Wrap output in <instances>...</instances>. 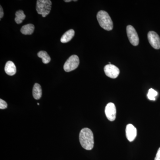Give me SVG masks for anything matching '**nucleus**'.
<instances>
[{"mask_svg":"<svg viewBox=\"0 0 160 160\" xmlns=\"http://www.w3.org/2000/svg\"><path fill=\"white\" fill-rule=\"evenodd\" d=\"M79 141L84 149L88 150L92 149L94 146V137L91 129L87 128L82 129L80 132Z\"/></svg>","mask_w":160,"mask_h":160,"instance_id":"obj_1","label":"nucleus"},{"mask_svg":"<svg viewBox=\"0 0 160 160\" xmlns=\"http://www.w3.org/2000/svg\"><path fill=\"white\" fill-rule=\"evenodd\" d=\"M97 18L100 26L103 29L107 31H110L113 29L112 20L106 12L103 10L98 12Z\"/></svg>","mask_w":160,"mask_h":160,"instance_id":"obj_2","label":"nucleus"},{"mask_svg":"<svg viewBox=\"0 0 160 160\" xmlns=\"http://www.w3.org/2000/svg\"><path fill=\"white\" fill-rule=\"evenodd\" d=\"M51 7L52 2L50 0H38L37 2V11L43 18L46 17L50 13Z\"/></svg>","mask_w":160,"mask_h":160,"instance_id":"obj_3","label":"nucleus"},{"mask_svg":"<svg viewBox=\"0 0 160 160\" xmlns=\"http://www.w3.org/2000/svg\"><path fill=\"white\" fill-rule=\"evenodd\" d=\"M79 58L78 56L72 55L66 61L64 65V69L67 72L74 70L79 65Z\"/></svg>","mask_w":160,"mask_h":160,"instance_id":"obj_4","label":"nucleus"},{"mask_svg":"<svg viewBox=\"0 0 160 160\" xmlns=\"http://www.w3.org/2000/svg\"><path fill=\"white\" fill-rule=\"evenodd\" d=\"M126 32L129 42L132 45L134 46H138L139 42V39L134 27L130 25L127 26L126 27Z\"/></svg>","mask_w":160,"mask_h":160,"instance_id":"obj_5","label":"nucleus"},{"mask_svg":"<svg viewBox=\"0 0 160 160\" xmlns=\"http://www.w3.org/2000/svg\"><path fill=\"white\" fill-rule=\"evenodd\" d=\"M148 39L150 45L154 49H160V38L155 32L152 31L148 32Z\"/></svg>","mask_w":160,"mask_h":160,"instance_id":"obj_6","label":"nucleus"},{"mask_svg":"<svg viewBox=\"0 0 160 160\" xmlns=\"http://www.w3.org/2000/svg\"><path fill=\"white\" fill-rule=\"evenodd\" d=\"M104 70L106 75L111 78H116L120 73L119 69L116 66L112 64L105 66Z\"/></svg>","mask_w":160,"mask_h":160,"instance_id":"obj_7","label":"nucleus"},{"mask_svg":"<svg viewBox=\"0 0 160 160\" xmlns=\"http://www.w3.org/2000/svg\"><path fill=\"white\" fill-rule=\"evenodd\" d=\"M116 108L113 103L110 102L106 105L105 108V114L109 121L112 122L116 118Z\"/></svg>","mask_w":160,"mask_h":160,"instance_id":"obj_8","label":"nucleus"},{"mask_svg":"<svg viewBox=\"0 0 160 160\" xmlns=\"http://www.w3.org/2000/svg\"><path fill=\"white\" fill-rule=\"evenodd\" d=\"M126 132L127 139L130 142L134 141L137 135V130L132 124H129L127 125Z\"/></svg>","mask_w":160,"mask_h":160,"instance_id":"obj_9","label":"nucleus"},{"mask_svg":"<svg viewBox=\"0 0 160 160\" xmlns=\"http://www.w3.org/2000/svg\"><path fill=\"white\" fill-rule=\"evenodd\" d=\"M5 71L6 74L9 76H13L16 73L17 69L14 63L11 61L7 62L5 66Z\"/></svg>","mask_w":160,"mask_h":160,"instance_id":"obj_10","label":"nucleus"},{"mask_svg":"<svg viewBox=\"0 0 160 160\" xmlns=\"http://www.w3.org/2000/svg\"><path fill=\"white\" fill-rule=\"evenodd\" d=\"M75 34V32L73 29H69L66 32L61 38V42L63 43L68 42L73 38Z\"/></svg>","mask_w":160,"mask_h":160,"instance_id":"obj_11","label":"nucleus"},{"mask_svg":"<svg viewBox=\"0 0 160 160\" xmlns=\"http://www.w3.org/2000/svg\"><path fill=\"white\" fill-rule=\"evenodd\" d=\"M32 95L36 100H39L42 96V89L41 86L38 83H35L32 89Z\"/></svg>","mask_w":160,"mask_h":160,"instance_id":"obj_12","label":"nucleus"},{"mask_svg":"<svg viewBox=\"0 0 160 160\" xmlns=\"http://www.w3.org/2000/svg\"><path fill=\"white\" fill-rule=\"evenodd\" d=\"M34 30V25L29 24L23 26L21 28V32L24 35H31L33 33Z\"/></svg>","mask_w":160,"mask_h":160,"instance_id":"obj_13","label":"nucleus"},{"mask_svg":"<svg viewBox=\"0 0 160 160\" xmlns=\"http://www.w3.org/2000/svg\"><path fill=\"white\" fill-rule=\"evenodd\" d=\"M38 56L39 58L42 59V61L44 64H48L51 61V58L46 51L39 52L38 53Z\"/></svg>","mask_w":160,"mask_h":160,"instance_id":"obj_14","label":"nucleus"},{"mask_svg":"<svg viewBox=\"0 0 160 160\" xmlns=\"http://www.w3.org/2000/svg\"><path fill=\"white\" fill-rule=\"evenodd\" d=\"M16 18L15 21L18 24H20L22 22L23 20L26 18V15L24 14L23 10H19L16 12L15 13Z\"/></svg>","mask_w":160,"mask_h":160,"instance_id":"obj_15","label":"nucleus"},{"mask_svg":"<svg viewBox=\"0 0 160 160\" xmlns=\"http://www.w3.org/2000/svg\"><path fill=\"white\" fill-rule=\"evenodd\" d=\"M158 93L157 92L153 89H150L148 91L147 94V97L149 100L151 101H155L156 97L157 96Z\"/></svg>","mask_w":160,"mask_h":160,"instance_id":"obj_16","label":"nucleus"},{"mask_svg":"<svg viewBox=\"0 0 160 160\" xmlns=\"http://www.w3.org/2000/svg\"><path fill=\"white\" fill-rule=\"evenodd\" d=\"M7 103L4 100L1 99H0V109H6L7 108Z\"/></svg>","mask_w":160,"mask_h":160,"instance_id":"obj_17","label":"nucleus"},{"mask_svg":"<svg viewBox=\"0 0 160 160\" xmlns=\"http://www.w3.org/2000/svg\"><path fill=\"white\" fill-rule=\"evenodd\" d=\"M154 160H160V147L158 149L157 153L156 155L155 158Z\"/></svg>","mask_w":160,"mask_h":160,"instance_id":"obj_18","label":"nucleus"},{"mask_svg":"<svg viewBox=\"0 0 160 160\" xmlns=\"http://www.w3.org/2000/svg\"><path fill=\"white\" fill-rule=\"evenodd\" d=\"M3 16H4V12H3L2 6H0V18L1 19L3 18Z\"/></svg>","mask_w":160,"mask_h":160,"instance_id":"obj_19","label":"nucleus"},{"mask_svg":"<svg viewBox=\"0 0 160 160\" xmlns=\"http://www.w3.org/2000/svg\"><path fill=\"white\" fill-rule=\"evenodd\" d=\"M65 2H71V0H65Z\"/></svg>","mask_w":160,"mask_h":160,"instance_id":"obj_20","label":"nucleus"},{"mask_svg":"<svg viewBox=\"0 0 160 160\" xmlns=\"http://www.w3.org/2000/svg\"><path fill=\"white\" fill-rule=\"evenodd\" d=\"M38 105H39V103H38Z\"/></svg>","mask_w":160,"mask_h":160,"instance_id":"obj_21","label":"nucleus"}]
</instances>
